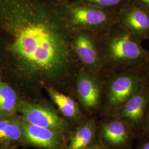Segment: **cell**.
Wrapping results in <instances>:
<instances>
[{
  "mask_svg": "<svg viewBox=\"0 0 149 149\" xmlns=\"http://www.w3.org/2000/svg\"><path fill=\"white\" fill-rule=\"evenodd\" d=\"M69 0H0V66L28 77L77 69L66 21Z\"/></svg>",
  "mask_w": 149,
  "mask_h": 149,
  "instance_id": "obj_1",
  "label": "cell"
},
{
  "mask_svg": "<svg viewBox=\"0 0 149 149\" xmlns=\"http://www.w3.org/2000/svg\"><path fill=\"white\" fill-rule=\"evenodd\" d=\"M100 35L103 72L139 69L149 61V51L116 23Z\"/></svg>",
  "mask_w": 149,
  "mask_h": 149,
  "instance_id": "obj_2",
  "label": "cell"
},
{
  "mask_svg": "<svg viewBox=\"0 0 149 149\" xmlns=\"http://www.w3.org/2000/svg\"><path fill=\"white\" fill-rule=\"evenodd\" d=\"M66 10V21L71 31H87L98 34L108 31L115 24L118 13L70 0Z\"/></svg>",
  "mask_w": 149,
  "mask_h": 149,
  "instance_id": "obj_3",
  "label": "cell"
},
{
  "mask_svg": "<svg viewBox=\"0 0 149 149\" xmlns=\"http://www.w3.org/2000/svg\"><path fill=\"white\" fill-rule=\"evenodd\" d=\"M107 76L103 94L107 114L111 117L141 88L144 81L140 69L118 71Z\"/></svg>",
  "mask_w": 149,
  "mask_h": 149,
  "instance_id": "obj_4",
  "label": "cell"
},
{
  "mask_svg": "<svg viewBox=\"0 0 149 149\" xmlns=\"http://www.w3.org/2000/svg\"><path fill=\"white\" fill-rule=\"evenodd\" d=\"M70 43L81 67L101 74L103 61L100 35L87 31H71Z\"/></svg>",
  "mask_w": 149,
  "mask_h": 149,
  "instance_id": "obj_5",
  "label": "cell"
},
{
  "mask_svg": "<svg viewBox=\"0 0 149 149\" xmlns=\"http://www.w3.org/2000/svg\"><path fill=\"white\" fill-rule=\"evenodd\" d=\"M115 23L141 44L149 39V12L135 0L118 11Z\"/></svg>",
  "mask_w": 149,
  "mask_h": 149,
  "instance_id": "obj_6",
  "label": "cell"
},
{
  "mask_svg": "<svg viewBox=\"0 0 149 149\" xmlns=\"http://www.w3.org/2000/svg\"><path fill=\"white\" fill-rule=\"evenodd\" d=\"M101 74L81 67L77 76V93L83 107L88 112L96 111L101 105L104 86Z\"/></svg>",
  "mask_w": 149,
  "mask_h": 149,
  "instance_id": "obj_7",
  "label": "cell"
},
{
  "mask_svg": "<svg viewBox=\"0 0 149 149\" xmlns=\"http://www.w3.org/2000/svg\"><path fill=\"white\" fill-rule=\"evenodd\" d=\"M149 108V87L144 85L111 117L121 120L139 134Z\"/></svg>",
  "mask_w": 149,
  "mask_h": 149,
  "instance_id": "obj_8",
  "label": "cell"
},
{
  "mask_svg": "<svg viewBox=\"0 0 149 149\" xmlns=\"http://www.w3.org/2000/svg\"><path fill=\"white\" fill-rule=\"evenodd\" d=\"M17 111L22 118L33 125L49 128L60 133H64L66 124L59 115L49 108L40 104L19 102Z\"/></svg>",
  "mask_w": 149,
  "mask_h": 149,
  "instance_id": "obj_9",
  "label": "cell"
},
{
  "mask_svg": "<svg viewBox=\"0 0 149 149\" xmlns=\"http://www.w3.org/2000/svg\"><path fill=\"white\" fill-rule=\"evenodd\" d=\"M136 133L127 124L117 118L109 117L101 127V136L107 149H126Z\"/></svg>",
  "mask_w": 149,
  "mask_h": 149,
  "instance_id": "obj_10",
  "label": "cell"
},
{
  "mask_svg": "<svg viewBox=\"0 0 149 149\" xmlns=\"http://www.w3.org/2000/svg\"><path fill=\"white\" fill-rule=\"evenodd\" d=\"M23 140L29 144L47 149H60L62 140L60 133L49 128L33 125L22 118Z\"/></svg>",
  "mask_w": 149,
  "mask_h": 149,
  "instance_id": "obj_11",
  "label": "cell"
},
{
  "mask_svg": "<svg viewBox=\"0 0 149 149\" xmlns=\"http://www.w3.org/2000/svg\"><path fill=\"white\" fill-rule=\"evenodd\" d=\"M23 140L21 117L0 118V146L9 148Z\"/></svg>",
  "mask_w": 149,
  "mask_h": 149,
  "instance_id": "obj_12",
  "label": "cell"
},
{
  "mask_svg": "<svg viewBox=\"0 0 149 149\" xmlns=\"http://www.w3.org/2000/svg\"><path fill=\"white\" fill-rule=\"evenodd\" d=\"M97 125L91 118L82 122L71 137L70 149H85L93 145L96 139Z\"/></svg>",
  "mask_w": 149,
  "mask_h": 149,
  "instance_id": "obj_13",
  "label": "cell"
},
{
  "mask_svg": "<svg viewBox=\"0 0 149 149\" xmlns=\"http://www.w3.org/2000/svg\"><path fill=\"white\" fill-rule=\"evenodd\" d=\"M19 102L16 91L7 83L0 81V118L15 115Z\"/></svg>",
  "mask_w": 149,
  "mask_h": 149,
  "instance_id": "obj_14",
  "label": "cell"
},
{
  "mask_svg": "<svg viewBox=\"0 0 149 149\" xmlns=\"http://www.w3.org/2000/svg\"><path fill=\"white\" fill-rule=\"evenodd\" d=\"M48 91L51 98L65 117L77 119L82 117L79 107L73 99L53 88H48Z\"/></svg>",
  "mask_w": 149,
  "mask_h": 149,
  "instance_id": "obj_15",
  "label": "cell"
},
{
  "mask_svg": "<svg viewBox=\"0 0 149 149\" xmlns=\"http://www.w3.org/2000/svg\"><path fill=\"white\" fill-rule=\"evenodd\" d=\"M73 2H80L102 8L118 11L126 5L130 0H70Z\"/></svg>",
  "mask_w": 149,
  "mask_h": 149,
  "instance_id": "obj_16",
  "label": "cell"
},
{
  "mask_svg": "<svg viewBox=\"0 0 149 149\" xmlns=\"http://www.w3.org/2000/svg\"><path fill=\"white\" fill-rule=\"evenodd\" d=\"M139 134L146 138H149V108L145 115Z\"/></svg>",
  "mask_w": 149,
  "mask_h": 149,
  "instance_id": "obj_17",
  "label": "cell"
},
{
  "mask_svg": "<svg viewBox=\"0 0 149 149\" xmlns=\"http://www.w3.org/2000/svg\"><path fill=\"white\" fill-rule=\"evenodd\" d=\"M145 84L149 87V60L140 68Z\"/></svg>",
  "mask_w": 149,
  "mask_h": 149,
  "instance_id": "obj_18",
  "label": "cell"
},
{
  "mask_svg": "<svg viewBox=\"0 0 149 149\" xmlns=\"http://www.w3.org/2000/svg\"><path fill=\"white\" fill-rule=\"evenodd\" d=\"M138 149H149V138H146L141 141L139 146Z\"/></svg>",
  "mask_w": 149,
  "mask_h": 149,
  "instance_id": "obj_19",
  "label": "cell"
},
{
  "mask_svg": "<svg viewBox=\"0 0 149 149\" xmlns=\"http://www.w3.org/2000/svg\"><path fill=\"white\" fill-rule=\"evenodd\" d=\"M149 12V0H135Z\"/></svg>",
  "mask_w": 149,
  "mask_h": 149,
  "instance_id": "obj_20",
  "label": "cell"
},
{
  "mask_svg": "<svg viewBox=\"0 0 149 149\" xmlns=\"http://www.w3.org/2000/svg\"><path fill=\"white\" fill-rule=\"evenodd\" d=\"M85 149H107L103 145L101 144H95Z\"/></svg>",
  "mask_w": 149,
  "mask_h": 149,
  "instance_id": "obj_21",
  "label": "cell"
},
{
  "mask_svg": "<svg viewBox=\"0 0 149 149\" xmlns=\"http://www.w3.org/2000/svg\"><path fill=\"white\" fill-rule=\"evenodd\" d=\"M0 149H10L9 148H7L5 147H2V146H0Z\"/></svg>",
  "mask_w": 149,
  "mask_h": 149,
  "instance_id": "obj_22",
  "label": "cell"
},
{
  "mask_svg": "<svg viewBox=\"0 0 149 149\" xmlns=\"http://www.w3.org/2000/svg\"><path fill=\"white\" fill-rule=\"evenodd\" d=\"M1 76H0V81H1Z\"/></svg>",
  "mask_w": 149,
  "mask_h": 149,
  "instance_id": "obj_23",
  "label": "cell"
}]
</instances>
